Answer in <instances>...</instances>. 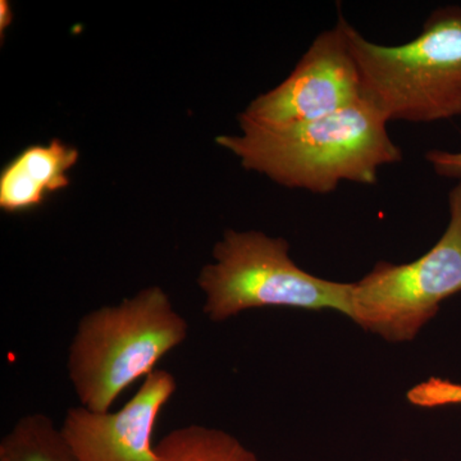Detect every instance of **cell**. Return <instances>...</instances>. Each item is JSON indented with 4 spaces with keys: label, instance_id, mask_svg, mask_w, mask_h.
Wrapping results in <instances>:
<instances>
[{
    "label": "cell",
    "instance_id": "obj_1",
    "mask_svg": "<svg viewBox=\"0 0 461 461\" xmlns=\"http://www.w3.org/2000/svg\"><path fill=\"white\" fill-rule=\"evenodd\" d=\"M388 121L364 98L339 113L280 129L240 124L241 135H222L218 145L248 171L288 189L330 194L341 182L375 185L381 167L402 159Z\"/></svg>",
    "mask_w": 461,
    "mask_h": 461
},
{
    "label": "cell",
    "instance_id": "obj_2",
    "mask_svg": "<svg viewBox=\"0 0 461 461\" xmlns=\"http://www.w3.org/2000/svg\"><path fill=\"white\" fill-rule=\"evenodd\" d=\"M187 336L189 323L159 286L85 314L67 353L78 402L89 411H111L118 396L157 371L158 363Z\"/></svg>",
    "mask_w": 461,
    "mask_h": 461
},
{
    "label": "cell",
    "instance_id": "obj_3",
    "mask_svg": "<svg viewBox=\"0 0 461 461\" xmlns=\"http://www.w3.org/2000/svg\"><path fill=\"white\" fill-rule=\"evenodd\" d=\"M364 98L388 122L429 123L461 115V5L435 9L417 38L381 45L339 14Z\"/></svg>",
    "mask_w": 461,
    "mask_h": 461
},
{
    "label": "cell",
    "instance_id": "obj_4",
    "mask_svg": "<svg viewBox=\"0 0 461 461\" xmlns=\"http://www.w3.org/2000/svg\"><path fill=\"white\" fill-rule=\"evenodd\" d=\"M288 253L287 240L260 230H226L213 249L214 263L199 273L203 313L214 323L259 308L336 311L350 318L353 282L311 275Z\"/></svg>",
    "mask_w": 461,
    "mask_h": 461
},
{
    "label": "cell",
    "instance_id": "obj_5",
    "mask_svg": "<svg viewBox=\"0 0 461 461\" xmlns=\"http://www.w3.org/2000/svg\"><path fill=\"white\" fill-rule=\"evenodd\" d=\"M450 220L435 247L403 264L378 262L353 282L350 320L390 342H408L461 293V180L448 194Z\"/></svg>",
    "mask_w": 461,
    "mask_h": 461
},
{
    "label": "cell",
    "instance_id": "obj_6",
    "mask_svg": "<svg viewBox=\"0 0 461 461\" xmlns=\"http://www.w3.org/2000/svg\"><path fill=\"white\" fill-rule=\"evenodd\" d=\"M363 99L359 68L338 20L314 39L284 83L249 104L239 122L280 129L329 117Z\"/></svg>",
    "mask_w": 461,
    "mask_h": 461
},
{
    "label": "cell",
    "instance_id": "obj_7",
    "mask_svg": "<svg viewBox=\"0 0 461 461\" xmlns=\"http://www.w3.org/2000/svg\"><path fill=\"white\" fill-rule=\"evenodd\" d=\"M176 391L175 375L157 369L120 411L69 408L60 435L75 461H157L154 429Z\"/></svg>",
    "mask_w": 461,
    "mask_h": 461
},
{
    "label": "cell",
    "instance_id": "obj_8",
    "mask_svg": "<svg viewBox=\"0 0 461 461\" xmlns=\"http://www.w3.org/2000/svg\"><path fill=\"white\" fill-rule=\"evenodd\" d=\"M77 149L53 139L32 145L11 160L0 175V208L23 213L39 208L51 194L69 185L68 172L77 163Z\"/></svg>",
    "mask_w": 461,
    "mask_h": 461
},
{
    "label": "cell",
    "instance_id": "obj_9",
    "mask_svg": "<svg viewBox=\"0 0 461 461\" xmlns=\"http://www.w3.org/2000/svg\"><path fill=\"white\" fill-rule=\"evenodd\" d=\"M156 448L157 461H262L235 436L202 424L171 430Z\"/></svg>",
    "mask_w": 461,
    "mask_h": 461
},
{
    "label": "cell",
    "instance_id": "obj_10",
    "mask_svg": "<svg viewBox=\"0 0 461 461\" xmlns=\"http://www.w3.org/2000/svg\"><path fill=\"white\" fill-rule=\"evenodd\" d=\"M0 461H75L59 429L41 412L21 417L0 441Z\"/></svg>",
    "mask_w": 461,
    "mask_h": 461
},
{
    "label": "cell",
    "instance_id": "obj_11",
    "mask_svg": "<svg viewBox=\"0 0 461 461\" xmlns=\"http://www.w3.org/2000/svg\"><path fill=\"white\" fill-rule=\"evenodd\" d=\"M406 399L411 405L423 409L461 405V384L448 379L430 377L411 387Z\"/></svg>",
    "mask_w": 461,
    "mask_h": 461
},
{
    "label": "cell",
    "instance_id": "obj_12",
    "mask_svg": "<svg viewBox=\"0 0 461 461\" xmlns=\"http://www.w3.org/2000/svg\"><path fill=\"white\" fill-rule=\"evenodd\" d=\"M426 160L441 177L461 180V150L445 151L433 149L427 151Z\"/></svg>",
    "mask_w": 461,
    "mask_h": 461
},
{
    "label": "cell",
    "instance_id": "obj_13",
    "mask_svg": "<svg viewBox=\"0 0 461 461\" xmlns=\"http://www.w3.org/2000/svg\"><path fill=\"white\" fill-rule=\"evenodd\" d=\"M12 20H14V14H12L11 5L7 0H2L0 2V32L2 35L5 30L11 25Z\"/></svg>",
    "mask_w": 461,
    "mask_h": 461
},
{
    "label": "cell",
    "instance_id": "obj_14",
    "mask_svg": "<svg viewBox=\"0 0 461 461\" xmlns=\"http://www.w3.org/2000/svg\"><path fill=\"white\" fill-rule=\"evenodd\" d=\"M403 461H411V460H403Z\"/></svg>",
    "mask_w": 461,
    "mask_h": 461
}]
</instances>
